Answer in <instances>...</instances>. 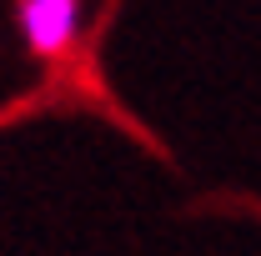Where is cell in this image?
Returning <instances> with one entry per match:
<instances>
[{
    "label": "cell",
    "mask_w": 261,
    "mask_h": 256,
    "mask_svg": "<svg viewBox=\"0 0 261 256\" xmlns=\"http://www.w3.org/2000/svg\"><path fill=\"white\" fill-rule=\"evenodd\" d=\"M15 25H20L35 61H61L81 40L86 0H20L15 5Z\"/></svg>",
    "instance_id": "cell-1"
}]
</instances>
